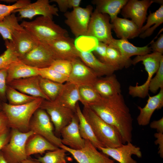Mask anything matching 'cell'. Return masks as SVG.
Instances as JSON below:
<instances>
[{"label":"cell","instance_id":"cell-1","mask_svg":"<svg viewBox=\"0 0 163 163\" xmlns=\"http://www.w3.org/2000/svg\"><path fill=\"white\" fill-rule=\"evenodd\" d=\"M88 107L117 130L123 144L132 142L133 120L121 94L109 98H101L99 102Z\"/></svg>","mask_w":163,"mask_h":163},{"label":"cell","instance_id":"cell-2","mask_svg":"<svg viewBox=\"0 0 163 163\" xmlns=\"http://www.w3.org/2000/svg\"><path fill=\"white\" fill-rule=\"evenodd\" d=\"M44 99L37 97L28 103L12 105L2 103V110L6 115L9 128L25 132L30 130V120L35 111L40 107Z\"/></svg>","mask_w":163,"mask_h":163},{"label":"cell","instance_id":"cell-3","mask_svg":"<svg viewBox=\"0 0 163 163\" xmlns=\"http://www.w3.org/2000/svg\"><path fill=\"white\" fill-rule=\"evenodd\" d=\"M21 25L37 41L46 43L59 38L66 36V30L56 24L53 18L43 16L27 21H23Z\"/></svg>","mask_w":163,"mask_h":163},{"label":"cell","instance_id":"cell-4","mask_svg":"<svg viewBox=\"0 0 163 163\" xmlns=\"http://www.w3.org/2000/svg\"><path fill=\"white\" fill-rule=\"evenodd\" d=\"M82 112L97 139L104 147L116 148L123 144L117 130L103 120L89 107L84 106Z\"/></svg>","mask_w":163,"mask_h":163},{"label":"cell","instance_id":"cell-5","mask_svg":"<svg viewBox=\"0 0 163 163\" xmlns=\"http://www.w3.org/2000/svg\"><path fill=\"white\" fill-rule=\"evenodd\" d=\"M163 58L162 54L153 52L143 55L138 56L132 60V64L135 65L142 62L148 73V78L145 82L140 85L130 86L128 88L129 94L133 97L144 98L148 94L149 83L154 75L157 72L161 60Z\"/></svg>","mask_w":163,"mask_h":163},{"label":"cell","instance_id":"cell-6","mask_svg":"<svg viewBox=\"0 0 163 163\" xmlns=\"http://www.w3.org/2000/svg\"><path fill=\"white\" fill-rule=\"evenodd\" d=\"M34 134L31 130L23 132L11 129L9 141L1 150L8 163H19L28 157L26 144L28 139Z\"/></svg>","mask_w":163,"mask_h":163},{"label":"cell","instance_id":"cell-7","mask_svg":"<svg viewBox=\"0 0 163 163\" xmlns=\"http://www.w3.org/2000/svg\"><path fill=\"white\" fill-rule=\"evenodd\" d=\"M110 21L108 14L101 13L95 9L91 14L86 36L93 37L98 42L108 45L111 44L114 38Z\"/></svg>","mask_w":163,"mask_h":163},{"label":"cell","instance_id":"cell-8","mask_svg":"<svg viewBox=\"0 0 163 163\" xmlns=\"http://www.w3.org/2000/svg\"><path fill=\"white\" fill-rule=\"evenodd\" d=\"M29 129L58 148L63 145L61 139L54 132V126L49 115L41 108L38 109L33 114L30 122Z\"/></svg>","mask_w":163,"mask_h":163},{"label":"cell","instance_id":"cell-9","mask_svg":"<svg viewBox=\"0 0 163 163\" xmlns=\"http://www.w3.org/2000/svg\"><path fill=\"white\" fill-rule=\"evenodd\" d=\"M93 10V7L88 5L85 8L78 6L64 13L65 23L76 38L86 36Z\"/></svg>","mask_w":163,"mask_h":163},{"label":"cell","instance_id":"cell-10","mask_svg":"<svg viewBox=\"0 0 163 163\" xmlns=\"http://www.w3.org/2000/svg\"><path fill=\"white\" fill-rule=\"evenodd\" d=\"M49 115L53 125L55 135H60L61 130L71 122L75 113L54 101L44 99L40 107Z\"/></svg>","mask_w":163,"mask_h":163},{"label":"cell","instance_id":"cell-11","mask_svg":"<svg viewBox=\"0 0 163 163\" xmlns=\"http://www.w3.org/2000/svg\"><path fill=\"white\" fill-rule=\"evenodd\" d=\"M60 148L69 153L78 163H115L114 160L99 152L88 140H85L84 147L80 149H73L64 145Z\"/></svg>","mask_w":163,"mask_h":163},{"label":"cell","instance_id":"cell-12","mask_svg":"<svg viewBox=\"0 0 163 163\" xmlns=\"http://www.w3.org/2000/svg\"><path fill=\"white\" fill-rule=\"evenodd\" d=\"M19 59L25 64L39 69L50 67L56 60L47 45L40 43Z\"/></svg>","mask_w":163,"mask_h":163},{"label":"cell","instance_id":"cell-13","mask_svg":"<svg viewBox=\"0 0 163 163\" xmlns=\"http://www.w3.org/2000/svg\"><path fill=\"white\" fill-rule=\"evenodd\" d=\"M45 44L51 51L56 59H65L72 61L79 58L78 50L74 43L73 39L67 36Z\"/></svg>","mask_w":163,"mask_h":163},{"label":"cell","instance_id":"cell-14","mask_svg":"<svg viewBox=\"0 0 163 163\" xmlns=\"http://www.w3.org/2000/svg\"><path fill=\"white\" fill-rule=\"evenodd\" d=\"M153 0H129L122 8L121 13L125 18H130L141 29L146 18L149 7Z\"/></svg>","mask_w":163,"mask_h":163},{"label":"cell","instance_id":"cell-15","mask_svg":"<svg viewBox=\"0 0 163 163\" xmlns=\"http://www.w3.org/2000/svg\"><path fill=\"white\" fill-rule=\"evenodd\" d=\"M50 2L48 0H38L15 10L12 13L18 12L20 18L30 19L38 15L52 18L53 16H58V8L54 5L50 4Z\"/></svg>","mask_w":163,"mask_h":163},{"label":"cell","instance_id":"cell-16","mask_svg":"<svg viewBox=\"0 0 163 163\" xmlns=\"http://www.w3.org/2000/svg\"><path fill=\"white\" fill-rule=\"evenodd\" d=\"M97 149L119 163H137L132 158V155H135L139 158L142 157L140 148L130 142L116 148L101 147Z\"/></svg>","mask_w":163,"mask_h":163},{"label":"cell","instance_id":"cell-17","mask_svg":"<svg viewBox=\"0 0 163 163\" xmlns=\"http://www.w3.org/2000/svg\"><path fill=\"white\" fill-rule=\"evenodd\" d=\"M71 62L72 68L67 82L78 87L93 85L98 78L94 72L79 58L73 60Z\"/></svg>","mask_w":163,"mask_h":163},{"label":"cell","instance_id":"cell-18","mask_svg":"<svg viewBox=\"0 0 163 163\" xmlns=\"http://www.w3.org/2000/svg\"><path fill=\"white\" fill-rule=\"evenodd\" d=\"M62 144L73 149L79 150L84 147L85 140L83 139L79 129V120L75 113L71 122L61 130Z\"/></svg>","mask_w":163,"mask_h":163},{"label":"cell","instance_id":"cell-19","mask_svg":"<svg viewBox=\"0 0 163 163\" xmlns=\"http://www.w3.org/2000/svg\"><path fill=\"white\" fill-rule=\"evenodd\" d=\"M39 75L14 80L7 85L24 94L49 101L41 91L39 85Z\"/></svg>","mask_w":163,"mask_h":163},{"label":"cell","instance_id":"cell-20","mask_svg":"<svg viewBox=\"0 0 163 163\" xmlns=\"http://www.w3.org/2000/svg\"><path fill=\"white\" fill-rule=\"evenodd\" d=\"M11 41L19 59L30 51L39 43L22 26L14 31Z\"/></svg>","mask_w":163,"mask_h":163},{"label":"cell","instance_id":"cell-21","mask_svg":"<svg viewBox=\"0 0 163 163\" xmlns=\"http://www.w3.org/2000/svg\"><path fill=\"white\" fill-rule=\"evenodd\" d=\"M93 86L103 98H109L121 94V85L113 74L97 78Z\"/></svg>","mask_w":163,"mask_h":163},{"label":"cell","instance_id":"cell-22","mask_svg":"<svg viewBox=\"0 0 163 163\" xmlns=\"http://www.w3.org/2000/svg\"><path fill=\"white\" fill-rule=\"evenodd\" d=\"M163 107V88H161L156 95L149 96L147 103L144 107L138 106L140 111L137 118L138 124L141 126L148 125L154 112L156 110L161 109Z\"/></svg>","mask_w":163,"mask_h":163},{"label":"cell","instance_id":"cell-23","mask_svg":"<svg viewBox=\"0 0 163 163\" xmlns=\"http://www.w3.org/2000/svg\"><path fill=\"white\" fill-rule=\"evenodd\" d=\"M78 50L80 59L94 72L98 78L113 74L115 71L114 68L101 62L91 51Z\"/></svg>","mask_w":163,"mask_h":163},{"label":"cell","instance_id":"cell-24","mask_svg":"<svg viewBox=\"0 0 163 163\" xmlns=\"http://www.w3.org/2000/svg\"><path fill=\"white\" fill-rule=\"evenodd\" d=\"M111 24L112 29L117 36L120 39L133 38L140 34V29L131 20L117 17Z\"/></svg>","mask_w":163,"mask_h":163},{"label":"cell","instance_id":"cell-25","mask_svg":"<svg viewBox=\"0 0 163 163\" xmlns=\"http://www.w3.org/2000/svg\"><path fill=\"white\" fill-rule=\"evenodd\" d=\"M79 101L78 87L67 82L64 84L59 95L54 102L75 113L76 104Z\"/></svg>","mask_w":163,"mask_h":163},{"label":"cell","instance_id":"cell-26","mask_svg":"<svg viewBox=\"0 0 163 163\" xmlns=\"http://www.w3.org/2000/svg\"><path fill=\"white\" fill-rule=\"evenodd\" d=\"M109 45L117 48L123 58L127 61L131 60L130 58L132 56L143 55L152 51L148 45L143 47L136 46L130 43L128 40L125 39L114 38L112 43Z\"/></svg>","mask_w":163,"mask_h":163},{"label":"cell","instance_id":"cell-27","mask_svg":"<svg viewBox=\"0 0 163 163\" xmlns=\"http://www.w3.org/2000/svg\"><path fill=\"white\" fill-rule=\"evenodd\" d=\"M59 148L43 136L35 133L28 139L25 146L28 157L35 154H42L46 151L54 150Z\"/></svg>","mask_w":163,"mask_h":163},{"label":"cell","instance_id":"cell-28","mask_svg":"<svg viewBox=\"0 0 163 163\" xmlns=\"http://www.w3.org/2000/svg\"><path fill=\"white\" fill-rule=\"evenodd\" d=\"M39 75L38 69L25 64L20 61L11 64L7 69V84L15 79Z\"/></svg>","mask_w":163,"mask_h":163},{"label":"cell","instance_id":"cell-29","mask_svg":"<svg viewBox=\"0 0 163 163\" xmlns=\"http://www.w3.org/2000/svg\"><path fill=\"white\" fill-rule=\"evenodd\" d=\"M128 0H94L92 3L96 6V9L99 12L108 14L110 22L117 17Z\"/></svg>","mask_w":163,"mask_h":163},{"label":"cell","instance_id":"cell-30","mask_svg":"<svg viewBox=\"0 0 163 163\" xmlns=\"http://www.w3.org/2000/svg\"><path fill=\"white\" fill-rule=\"evenodd\" d=\"M75 113L78 117L79 129L82 138L89 141L97 149L100 147H104L95 136L91 126L84 116L78 102L76 104Z\"/></svg>","mask_w":163,"mask_h":163},{"label":"cell","instance_id":"cell-31","mask_svg":"<svg viewBox=\"0 0 163 163\" xmlns=\"http://www.w3.org/2000/svg\"><path fill=\"white\" fill-rule=\"evenodd\" d=\"M163 22V5L155 12L150 13L145 25L140 29L139 37L144 38L150 36L156 28Z\"/></svg>","mask_w":163,"mask_h":163},{"label":"cell","instance_id":"cell-32","mask_svg":"<svg viewBox=\"0 0 163 163\" xmlns=\"http://www.w3.org/2000/svg\"><path fill=\"white\" fill-rule=\"evenodd\" d=\"M106 55L107 65L113 67L115 71L127 68L132 64V60H126L119 50L112 46L108 45Z\"/></svg>","mask_w":163,"mask_h":163},{"label":"cell","instance_id":"cell-33","mask_svg":"<svg viewBox=\"0 0 163 163\" xmlns=\"http://www.w3.org/2000/svg\"><path fill=\"white\" fill-rule=\"evenodd\" d=\"M21 27L15 14L11 13L0 21V34L4 40L11 41L14 31Z\"/></svg>","mask_w":163,"mask_h":163},{"label":"cell","instance_id":"cell-34","mask_svg":"<svg viewBox=\"0 0 163 163\" xmlns=\"http://www.w3.org/2000/svg\"><path fill=\"white\" fill-rule=\"evenodd\" d=\"M39 85L43 93L49 101H54L59 95L64 84L54 82L40 76Z\"/></svg>","mask_w":163,"mask_h":163},{"label":"cell","instance_id":"cell-35","mask_svg":"<svg viewBox=\"0 0 163 163\" xmlns=\"http://www.w3.org/2000/svg\"><path fill=\"white\" fill-rule=\"evenodd\" d=\"M79 101L84 106L89 107L99 102L101 97L93 85L78 87Z\"/></svg>","mask_w":163,"mask_h":163},{"label":"cell","instance_id":"cell-36","mask_svg":"<svg viewBox=\"0 0 163 163\" xmlns=\"http://www.w3.org/2000/svg\"><path fill=\"white\" fill-rule=\"evenodd\" d=\"M6 97L8 104L12 105H18L30 102L37 98L23 93L7 85Z\"/></svg>","mask_w":163,"mask_h":163},{"label":"cell","instance_id":"cell-37","mask_svg":"<svg viewBox=\"0 0 163 163\" xmlns=\"http://www.w3.org/2000/svg\"><path fill=\"white\" fill-rule=\"evenodd\" d=\"M6 50L0 56V70L8 69L14 62L19 61L13 44L11 40H5Z\"/></svg>","mask_w":163,"mask_h":163},{"label":"cell","instance_id":"cell-38","mask_svg":"<svg viewBox=\"0 0 163 163\" xmlns=\"http://www.w3.org/2000/svg\"><path fill=\"white\" fill-rule=\"evenodd\" d=\"M66 152L63 149L59 148L48 151L43 156L38 157L37 160L41 163H66Z\"/></svg>","mask_w":163,"mask_h":163},{"label":"cell","instance_id":"cell-39","mask_svg":"<svg viewBox=\"0 0 163 163\" xmlns=\"http://www.w3.org/2000/svg\"><path fill=\"white\" fill-rule=\"evenodd\" d=\"M38 69L39 76L42 78L62 84L68 81V77L60 74L50 67Z\"/></svg>","mask_w":163,"mask_h":163},{"label":"cell","instance_id":"cell-40","mask_svg":"<svg viewBox=\"0 0 163 163\" xmlns=\"http://www.w3.org/2000/svg\"><path fill=\"white\" fill-rule=\"evenodd\" d=\"M156 73L151 80L149 87V91L153 93H156L159 88H163V58Z\"/></svg>","mask_w":163,"mask_h":163},{"label":"cell","instance_id":"cell-41","mask_svg":"<svg viewBox=\"0 0 163 163\" xmlns=\"http://www.w3.org/2000/svg\"><path fill=\"white\" fill-rule=\"evenodd\" d=\"M30 2L29 0H18L11 5L0 4V21L12 13L15 10L24 7Z\"/></svg>","mask_w":163,"mask_h":163},{"label":"cell","instance_id":"cell-42","mask_svg":"<svg viewBox=\"0 0 163 163\" xmlns=\"http://www.w3.org/2000/svg\"><path fill=\"white\" fill-rule=\"evenodd\" d=\"M52 69L67 76H69L72 68L71 61L65 59L55 60L50 67Z\"/></svg>","mask_w":163,"mask_h":163},{"label":"cell","instance_id":"cell-43","mask_svg":"<svg viewBox=\"0 0 163 163\" xmlns=\"http://www.w3.org/2000/svg\"><path fill=\"white\" fill-rule=\"evenodd\" d=\"M56 3L61 12H66L68 9H73L79 6L81 0H52L51 1Z\"/></svg>","mask_w":163,"mask_h":163},{"label":"cell","instance_id":"cell-44","mask_svg":"<svg viewBox=\"0 0 163 163\" xmlns=\"http://www.w3.org/2000/svg\"><path fill=\"white\" fill-rule=\"evenodd\" d=\"M8 69L0 70V101L6 102V78Z\"/></svg>","mask_w":163,"mask_h":163},{"label":"cell","instance_id":"cell-45","mask_svg":"<svg viewBox=\"0 0 163 163\" xmlns=\"http://www.w3.org/2000/svg\"><path fill=\"white\" fill-rule=\"evenodd\" d=\"M108 45L103 43L98 42L97 46L93 50L100 59L99 60L107 65L106 51Z\"/></svg>","mask_w":163,"mask_h":163},{"label":"cell","instance_id":"cell-46","mask_svg":"<svg viewBox=\"0 0 163 163\" xmlns=\"http://www.w3.org/2000/svg\"><path fill=\"white\" fill-rule=\"evenodd\" d=\"M152 51L162 54L163 53V34H161L155 41L151 43V46Z\"/></svg>","mask_w":163,"mask_h":163},{"label":"cell","instance_id":"cell-47","mask_svg":"<svg viewBox=\"0 0 163 163\" xmlns=\"http://www.w3.org/2000/svg\"><path fill=\"white\" fill-rule=\"evenodd\" d=\"M156 139L155 141L156 145H158V153L160 157L163 158V133H156L154 135Z\"/></svg>","mask_w":163,"mask_h":163},{"label":"cell","instance_id":"cell-48","mask_svg":"<svg viewBox=\"0 0 163 163\" xmlns=\"http://www.w3.org/2000/svg\"><path fill=\"white\" fill-rule=\"evenodd\" d=\"M10 136L9 129L0 133V151L9 141Z\"/></svg>","mask_w":163,"mask_h":163},{"label":"cell","instance_id":"cell-49","mask_svg":"<svg viewBox=\"0 0 163 163\" xmlns=\"http://www.w3.org/2000/svg\"><path fill=\"white\" fill-rule=\"evenodd\" d=\"M7 117L2 110L0 111V133L9 129Z\"/></svg>","mask_w":163,"mask_h":163},{"label":"cell","instance_id":"cell-50","mask_svg":"<svg viewBox=\"0 0 163 163\" xmlns=\"http://www.w3.org/2000/svg\"><path fill=\"white\" fill-rule=\"evenodd\" d=\"M151 128L156 129L157 133H163V117L160 119L154 120L150 124Z\"/></svg>","mask_w":163,"mask_h":163},{"label":"cell","instance_id":"cell-51","mask_svg":"<svg viewBox=\"0 0 163 163\" xmlns=\"http://www.w3.org/2000/svg\"><path fill=\"white\" fill-rule=\"evenodd\" d=\"M19 163H41L37 159L34 160L30 158H29L28 157L26 159L24 160Z\"/></svg>","mask_w":163,"mask_h":163},{"label":"cell","instance_id":"cell-52","mask_svg":"<svg viewBox=\"0 0 163 163\" xmlns=\"http://www.w3.org/2000/svg\"><path fill=\"white\" fill-rule=\"evenodd\" d=\"M0 163H8L4 156L1 151H0Z\"/></svg>","mask_w":163,"mask_h":163},{"label":"cell","instance_id":"cell-53","mask_svg":"<svg viewBox=\"0 0 163 163\" xmlns=\"http://www.w3.org/2000/svg\"><path fill=\"white\" fill-rule=\"evenodd\" d=\"M1 1H3V2H9V3H12L13 2H16L17 0H1Z\"/></svg>","mask_w":163,"mask_h":163},{"label":"cell","instance_id":"cell-54","mask_svg":"<svg viewBox=\"0 0 163 163\" xmlns=\"http://www.w3.org/2000/svg\"><path fill=\"white\" fill-rule=\"evenodd\" d=\"M2 103L0 102V111L2 110Z\"/></svg>","mask_w":163,"mask_h":163},{"label":"cell","instance_id":"cell-55","mask_svg":"<svg viewBox=\"0 0 163 163\" xmlns=\"http://www.w3.org/2000/svg\"></svg>","mask_w":163,"mask_h":163}]
</instances>
